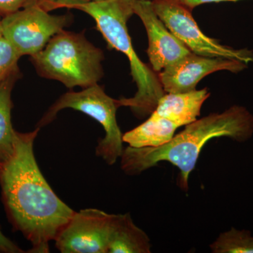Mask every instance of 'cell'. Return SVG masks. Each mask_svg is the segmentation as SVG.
<instances>
[{
  "instance_id": "30bf717a",
  "label": "cell",
  "mask_w": 253,
  "mask_h": 253,
  "mask_svg": "<svg viewBox=\"0 0 253 253\" xmlns=\"http://www.w3.org/2000/svg\"><path fill=\"white\" fill-rule=\"evenodd\" d=\"M134 13L140 18L147 33V54L155 72H161L192 52L158 17L151 0H135Z\"/></svg>"
},
{
  "instance_id": "52a82bcc",
  "label": "cell",
  "mask_w": 253,
  "mask_h": 253,
  "mask_svg": "<svg viewBox=\"0 0 253 253\" xmlns=\"http://www.w3.org/2000/svg\"><path fill=\"white\" fill-rule=\"evenodd\" d=\"M151 2L166 27L194 54L239 60L247 65L253 62L252 51L222 45L205 35L193 17L192 11L181 0H151Z\"/></svg>"
},
{
  "instance_id": "9c48e42d",
  "label": "cell",
  "mask_w": 253,
  "mask_h": 253,
  "mask_svg": "<svg viewBox=\"0 0 253 253\" xmlns=\"http://www.w3.org/2000/svg\"><path fill=\"white\" fill-rule=\"evenodd\" d=\"M246 68L247 64L239 60L208 57L191 52L158 76L165 92H188L196 90L199 82L211 73L219 71L236 73Z\"/></svg>"
},
{
  "instance_id": "d6986e66",
  "label": "cell",
  "mask_w": 253,
  "mask_h": 253,
  "mask_svg": "<svg viewBox=\"0 0 253 253\" xmlns=\"http://www.w3.org/2000/svg\"><path fill=\"white\" fill-rule=\"evenodd\" d=\"M24 251L1 232L0 229V253H20Z\"/></svg>"
},
{
  "instance_id": "7c38bea8",
  "label": "cell",
  "mask_w": 253,
  "mask_h": 253,
  "mask_svg": "<svg viewBox=\"0 0 253 253\" xmlns=\"http://www.w3.org/2000/svg\"><path fill=\"white\" fill-rule=\"evenodd\" d=\"M151 241L134 224L130 214H113L108 253H150Z\"/></svg>"
},
{
  "instance_id": "7a4b0ae2",
  "label": "cell",
  "mask_w": 253,
  "mask_h": 253,
  "mask_svg": "<svg viewBox=\"0 0 253 253\" xmlns=\"http://www.w3.org/2000/svg\"><path fill=\"white\" fill-rule=\"evenodd\" d=\"M253 116L246 108L233 106L222 113H211L197 119L166 144L157 147L128 146L121 156V169L128 175H138L161 162L178 168L177 184L187 191L189 178L206 144L215 138L229 137L244 142L252 137Z\"/></svg>"
},
{
  "instance_id": "9a60e30c",
  "label": "cell",
  "mask_w": 253,
  "mask_h": 253,
  "mask_svg": "<svg viewBox=\"0 0 253 253\" xmlns=\"http://www.w3.org/2000/svg\"><path fill=\"white\" fill-rule=\"evenodd\" d=\"M210 249L212 253H253V236L249 231L232 227L221 233Z\"/></svg>"
},
{
  "instance_id": "4fadbf2b",
  "label": "cell",
  "mask_w": 253,
  "mask_h": 253,
  "mask_svg": "<svg viewBox=\"0 0 253 253\" xmlns=\"http://www.w3.org/2000/svg\"><path fill=\"white\" fill-rule=\"evenodd\" d=\"M179 127L172 121L151 113L140 126L125 133L123 141L131 147H157L170 141Z\"/></svg>"
},
{
  "instance_id": "ac0fdd59",
  "label": "cell",
  "mask_w": 253,
  "mask_h": 253,
  "mask_svg": "<svg viewBox=\"0 0 253 253\" xmlns=\"http://www.w3.org/2000/svg\"><path fill=\"white\" fill-rule=\"evenodd\" d=\"M26 0H0V14L2 16L21 9Z\"/></svg>"
},
{
  "instance_id": "6da1fadb",
  "label": "cell",
  "mask_w": 253,
  "mask_h": 253,
  "mask_svg": "<svg viewBox=\"0 0 253 253\" xmlns=\"http://www.w3.org/2000/svg\"><path fill=\"white\" fill-rule=\"evenodd\" d=\"M40 131L17 133L14 153L0 162V186L6 214L16 230L31 242L28 253H49V243L76 211L55 194L34 154Z\"/></svg>"
},
{
  "instance_id": "8992f818",
  "label": "cell",
  "mask_w": 253,
  "mask_h": 253,
  "mask_svg": "<svg viewBox=\"0 0 253 253\" xmlns=\"http://www.w3.org/2000/svg\"><path fill=\"white\" fill-rule=\"evenodd\" d=\"M69 22L67 15H51L38 0H26L21 9L3 16L1 31L20 56H32L44 49Z\"/></svg>"
},
{
  "instance_id": "3957f363",
  "label": "cell",
  "mask_w": 253,
  "mask_h": 253,
  "mask_svg": "<svg viewBox=\"0 0 253 253\" xmlns=\"http://www.w3.org/2000/svg\"><path fill=\"white\" fill-rule=\"evenodd\" d=\"M135 0L90 1L78 6L96 21L108 46L126 55L130 63L131 75L137 86L133 97L118 100L120 107L126 106L138 118L150 116L158 101L166 94L157 73L141 61L133 49L126 23L134 13Z\"/></svg>"
},
{
  "instance_id": "ba28073f",
  "label": "cell",
  "mask_w": 253,
  "mask_h": 253,
  "mask_svg": "<svg viewBox=\"0 0 253 253\" xmlns=\"http://www.w3.org/2000/svg\"><path fill=\"white\" fill-rule=\"evenodd\" d=\"M113 214L97 209L75 212L54 241L62 253H108Z\"/></svg>"
},
{
  "instance_id": "ffe728a7",
  "label": "cell",
  "mask_w": 253,
  "mask_h": 253,
  "mask_svg": "<svg viewBox=\"0 0 253 253\" xmlns=\"http://www.w3.org/2000/svg\"><path fill=\"white\" fill-rule=\"evenodd\" d=\"M241 0H181V2L192 11L194 8L201 4H209V3L224 2V1H239Z\"/></svg>"
},
{
  "instance_id": "e0dca14e",
  "label": "cell",
  "mask_w": 253,
  "mask_h": 253,
  "mask_svg": "<svg viewBox=\"0 0 253 253\" xmlns=\"http://www.w3.org/2000/svg\"><path fill=\"white\" fill-rule=\"evenodd\" d=\"M89 1L90 0H38L40 5L48 12L60 8L77 9L78 6Z\"/></svg>"
},
{
  "instance_id": "2e32d148",
  "label": "cell",
  "mask_w": 253,
  "mask_h": 253,
  "mask_svg": "<svg viewBox=\"0 0 253 253\" xmlns=\"http://www.w3.org/2000/svg\"><path fill=\"white\" fill-rule=\"evenodd\" d=\"M21 56L0 31V84L19 71L18 61Z\"/></svg>"
},
{
  "instance_id": "5bb4252c",
  "label": "cell",
  "mask_w": 253,
  "mask_h": 253,
  "mask_svg": "<svg viewBox=\"0 0 253 253\" xmlns=\"http://www.w3.org/2000/svg\"><path fill=\"white\" fill-rule=\"evenodd\" d=\"M20 77L21 73L18 71L0 84V162L8 159L14 151L18 131L11 123V92Z\"/></svg>"
},
{
  "instance_id": "8fae6325",
  "label": "cell",
  "mask_w": 253,
  "mask_h": 253,
  "mask_svg": "<svg viewBox=\"0 0 253 253\" xmlns=\"http://www.w3.org/2000/svg\"><path fill=\"white\" fill-rule=\"evenodd\" d=\"M211 93L208 88L181 93H167L159 99L154 114L178 126H186L201 116V109Z\"/></svg>"
},
{
  "instance_id": "277c9868",
  "label": "cell",
  "mask_w": 253,
  "mask_h": 253,
  "mask_svg": "<svg viewBox=\"0 0 253 253\" xmlns=\"http://www.w3.org/2000/svg\"><path fill=\"white\" fill-rule=\"evenodd\" d=\"M31 57L40 76L61 82L69 89L94 85L104 76L102 50L83 34L63 30Z\"/></svg>"
},
{
  "instance_id": "44dd1931",
  "label": "cell",
  "mask_w": 253,
  "mask_h": 253,
  "mask_svg": "<svg viewBox=\"0 0 253 253\" xmlns=\"http://www.w3.org/2000/svg\"><path fill=\"white\" fill-rule=\"evenodd\" d=\"M2 15H1V14H0V31H1V19H2Z\"/></svg>"
},
{
  "instance_id": "7402d4cb",
  "label": "cell",
  "mask_w": 253,
  "mask_h": 253,
  "mask_svg": "<svg viewBox=\"0 0 253 253\" xmlns=\"http://www.w3.org/2000/svg\"><path fill=\"white\" fill-rule=\"evenodd\" d=\"M90 1H102V0H90Z\"/></svg>"
},
{
  "instance_id": "5b68a950",
  "label": "cell",
  "mask_w": 253,
  "mask_h": 253,
  "mask_svg": "<svg viewBox=\"0 0 253 253\" xmlns=\"http://www.w3.org/2000/svg\"><path fill=\"white\" fill-rule=\"evenodd\" d=\"M120 108L118 100L105 93L98 84L84 88L76 92L70 91L62 95L38 123V127L52 122L61 110L72 109L90 116L104 127L105 136L100 139L96 148V155L113 166L123 152L122 132L116 120V111Z\"/></svg>"
}]
</instances>
